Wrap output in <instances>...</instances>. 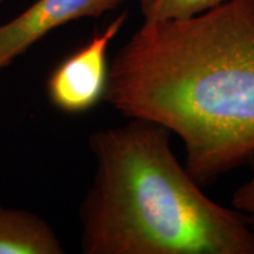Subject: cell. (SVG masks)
<instances>
[{"instance_id":"6da1fadb","label":"cell","mask_w":254,"mask_h":254,"mask_svg":"<svg viewBox=\"0 0 254 254\" xmlns=\"http://www.w3.org/2000/svg\"><path fill=\"white\" fill-rule=\"evenodd\" d=\"M104 99L179 136L200 186L254 155V0L144 21L114 56Z\"/></svg>"},{"instance_id":"7a4b0ae2","label":"cell","mask_w":254,"mask_h":254,"mask_svg":"<svg viewBox=\"0 0 254 254\" xmlns=\"http://www.w3.org/2000/svg\"><path fill=\"white\" fill-rule=\"evenodd\" d=\"M171 132L145 119L95 132L93 184L80 207L85 254H254V231L177 160Z\"/></svg>"},{"instance_id":"3957f363","label":"cell","mask_w":254,"mask_h":254,"mask_svg":"<svg viewBox=\"0 0 254 254\" xmlns=\"http://www.w3.org/2000/svg\"><path fill=\"white\" fill-rule=\"evenodd\" d=\"M126 19V12L118 15L103 32L95 34L51 73L47 94L57 109L67 113H81L104 99L110 69L107 51Z\"/></svg>"},{"instance_id":"277c9868","label":"cell","mask_w":254,"mask_h":254,"mask_svg":"<svg viewBox=\"0 0 254 254\" xmlns=\"http://www.w3.org/2000/svg\"><path fill=\"white\" fill-rule=\"evenodd\" d=\"M124 0H37L26 11L0 26V69L63 25L99 17Z\"/></svg>"},{"instance_id":"5b68a950","label":"cell","mask_w":254,"mask_h":254,"mask_svg":"<svg viewBox=\"0 0 254 254\" xmlns=\"http://www.w3.org/2000/svg\"><path fill=\"white\" fill-rule=\"evenodd\" d=\"M65 250L45 220L28 211L0 206V254H63Z\"/></svg>"},{"instance_id":"8992f818","label":"cell","mask_w":254,"mask_h":254,"mask_svg":"<svg viewBox=\"0 0 254 254\" xmlns=\"http://www.w3.org/2000/svg\"><path fill=\"white\" fill-rule=\"evenodd\" d=\"M228 0H153L145 21L183 20L204 13Z\"/></svg>"},{"instance_id":"52a82bcc","label":"cell","mask_w":254,"mask_h":254,"mask_svg":"<svg viewBox=\"0 0 254 254\" xmlns=\"http://www.w3.org/2000/svg\"><path fill=\"white\" fill-rule=\"evenodd\" d=\"M232 205L246 218L250 227L254 231V164L250 179L233 193Z\"/></svg>"},{"instance_id":"ba28073f","label":"cell","mask_w":254,"mask_h":254,"mask_svg":"<svg viewBox=\"0 0 254 254\" xmlns=\"http://www.w3.org/2000/svg\"><path fill=\"white\" fill-rule=\"evenodd\" d=\"M139 2H140L142 14H145L146 12L148 11V8L151 7V5H152V2H153V0H139Z\"/></svg>"},{"instance_id":"9c48e42d","label":"cell","mask_w":254,"mask_h":254,"mask_svg":"<svg viewBox=\"0 0 254 254\" xmlns=\"http://www.w3.org/2000/svg\"><path fill=\"white\" fill-rule=\"evenodd\" d=\"M6 1V0H0V6H1L2 4H4V2Z\"/></svg>"}]
</instances>
